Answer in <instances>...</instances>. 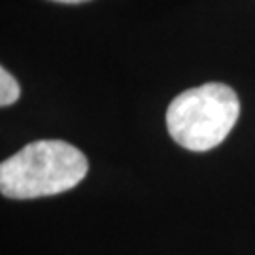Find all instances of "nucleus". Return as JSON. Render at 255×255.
Masks as SVG:
<instances>
[{"label":"nucleus","mask_w":255,"mask_h":255,"mask_svg":"<svg viewBox=\"0 0 255 255\" xmlns=\"http://www.w3.org/2000/svg\"><path fill=\"white\" fill-rule=\"evenodd\" d=\"M53 2H61V4H82V2H89V0H53Z\"/></svg>","instance_id":"nucleus-4"},{"label":"nucleus","mask_w":255,"mask_h":255,"mask_svg":"<svg viewBox=\"0 0 255 255\" xmlns=\"http://www.w3.org/2000/svg\"><path fill=\"white\" fill-rule=\"evenodd\" d=\"M87 157L63 140H38L0 164V191L8 199H40L76 187L87 176Z\"/></svg>","instance_id":"nucleus-1"},{"label":"nucleus","mask_w":255,"mask_h":255,"mask_svg":"<svg viewBox=\"0 0 255 255\" xmlns=\"http://www.w3.org/2000/svg\"><path fill=\"white\" fill-rule=\"evenodd\" d=\"M240 102L225 83H204L180 93L166 110V128L176 144L189 151L219 146L237 125Z\"/></svg>","instance_id":"nucleus-2"},{"label":"nucleus","mask_w":255,"mask_h":255,"mask_svg":"<svg viewBox=\"0 0 255 255\" xmlns=\"http://www.w3.org/2000/svg\"><path fill=\"white\" fill-rule=\"evenodd\" d=\"M21 95V87L15 82V78L6 70L0 68V106H9L19 99Z\"/></svg>","instance_id":"nucleus-3"}]
</instances>
